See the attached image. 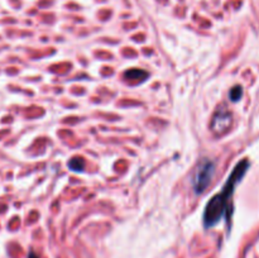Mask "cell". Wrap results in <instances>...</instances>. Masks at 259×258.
<instances>
[{
  "instance_id": "5",
  "label": "cell",
  "mask_w": 259,
  "mask_h": 258,
  "mask_svg": "<svg viewBox=\"0 0 259 258\" xmlns=\"http://www.w3.org/2000/svg\"><path fill=\"white\" fill-rule=\"evenodd\" d=\"M69 167L74 172H81L85 167V161L80 157H75L69 162Z\"/></svg>"
},
{
  "instance_id": "7",
  "label": "cell",
  "mask_w": 259,
  "mask_h": 258,
  "mask_svg": "<svg viewBox=\"0 0 259 258\" xmlns=\"http://www.w3.org/2000/svg\"><path fill=\"white\" fill-rule=\"evenodd\" d=\"M29 258H37V257L33 254V253H31V255H29Z\"/></svg>"
},
{
  "instance_id": "3",
  "label": "cell",
  "mask_w": 259,
  "mask_h": 258,
  "mask_svg": "<svg viewBox=\"0 0 259 258\" xmlns=\"http://www.w3.org/2000/svg\"><path fill=\"white\" fill-rule=\"evenodd\" d=\"M231 125V114L228 110L220 109L215 113L211 120V131L216 134L225 133Z\"/></svg>"
},
{
  "instance_id": "1",
  "label": "cell",
  "mask_w": 259,
  "mask_h": 258,
  "mask_svg": "<svg viewBox=\"0 0 259 258\" xmlns=\"http://www.w3.org/2000/svg\"><path fill=\"white\" fill-rule=\"evenodd\" d=\"M249 167V162L246 159L240 161L235 166V168L233 169L231 175L229 176L228 181L224 185L223 190H221L219 194H216L210 201L208 202L205 207V211H203V225L206 228L214 227V225L218 224L220 222L221 218L226 214V212L230 211V199L233 196V192L235 190L236 185L240 182V180L243 179V176L245 175L246 169Z\"/></svg>"
},
{
  "instance_id": "4",
  "label": "cell",
  "mask_w": 259,
  "mask_h": 258,
  "mask_svg": "<svg viewBox=\"0 0 259 258\" xmlns=\"http://www.w3.org/2000/svg\"><path fill=\"white\" fill-rule=\"evenodd\" d=\"M124 76L129 81H143L144 78H147L148 73L145 71L139 70V68H132V70L127 71Z\"/></svg>"
},
{
  "instance_id": "6",
  "label": "cell",
  "mask_w": 259,
  "mask_h": 258,
  "mask_svg": "<svg viewBox=\"0 0 259 258\" xmlns=\"http://www.w3.org/2000/svg\"><path fill=\"white\" fill-rule=\"evenodd\" d=\"M241 96V88H239V86H236V88H234L233 90H231L230 93V99L233 101H238L239 99H240Z\"/></svg>"
},
{
  "instance_id": "2",
  "label": "cell",
  "mask_w": 259,
  "mask_h": 258,
  "mask_svg": "<svg viewBox=\"0 0 259 258\" xmlns=\"http://www.w3.org/2000/svg\"><path fill=\"white\" fill-rule=\"evenodd\" d=\"M214 172H215V163L211 159L205 158L197 164L192 180V189L196 195L202 194L208 189L214 176Z\"/></svg>"
}]
</instances>
